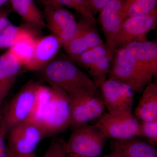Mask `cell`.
<instances>
[{"instance_id": "6da1fadb", "label": "cell", "mask_w": 157, "mask_h": 157, "mask_svg": "<svg viewBox=\"0 0 157 157\" xmlns=\"http://www.w3.org/2000/svg\"><path fill=\"white\" fill-rule=\"evenodd\" d=\"M43 81L64 91L68 96L95 95L98 88L91 78L70 60L51 62L40 70Z\"/></svg>"}, {"instance_id": "7a4b0ae2", "label": "cell", "mask_w": 157, "mask_h": 157, "mask_svg": "<svg viewBox=\"0 0 157 157\" xmlns=\"http://www.w3.org/2000/svg\"><path fill=\"white\" fill-rule=\"evenodd\" d=\"M36 121L44 130L47 137L58 135L70 125L69 96L64 91L51 86L50 97Z\"/></svg>"}, {"instance_id": "3957f363", "label": "cell", "mask_w": 157, "mask_h": 157, "mask_svg": "<svg viewBox=\"0 0 157 157\" xmlns=\"http://www.w3.org/2000/svg\"><path fill=\"white\" fill-rule=\"evenodd\" d=\"M40 86L34 80L28 82L4 106L3 124L7 134L15 125L33 117L39 100Z\"/></svg>"}, {"instance_id": "277c9868", "label": "cell", "mask_w": 157, "mask_h": 157, "mask_svg": "<svg viewBox=\"0 0 157 157\" xmlns=\"http://www.w3.org/2000/svg\"><path fill=\"white\" fill-rule=\"evenodd\" d=\"M109 74V77L117 78L136 93L142 92L153 77L124 47L114 51Z\"/></svg>"}, {"instance_id": "5b68a950", "label": "cell", "mask_w": 157, "mask_h": 157, "mask_svg": "<svg viewBox=\"0 0 157 157\" xmlns=\"http://www.w3.org/2000/svg\"><path fill=\"white\" fill-rule=\"evenodd\" d=\"M72 131L65 141L67 154L85 157H99L102 155L107 138L97 126L85 125Z\"/></svg>"}, {"instance_id": "8992f818", "label": "cell", "mask_w": 157, "mask_h": 157, "mask_svg": "<svg viewBox=\"0 0 157 157\" xmlns=\"http://www.w3.org/2000/svg\"><path fill=\"white\" fill-rule=\"evenodd\" d=\"M101 98L108 113L120 117L132 115L135 92L129 86L114 77H109L102 83Z\"/></svg>"}, {"instance_id": "52a82bcc", "label": "cell", "mask_w": 157, "mask_h": 157, "mask_svg": "<svg viewBox=\"0 0 157 157\" xmlns=\"http://www.w3.org/2000/svg\"><path fill=\"white\" fill-rule=\"evenodd\" d=\"M7 136L9 150L22 155L35 153L38 144L47 137L40 124L32 119L14 125L9 130Z\"/></svg>"}, {"instance_id": "ba28073f", "label": "cell", "mask_w": 157, "mask_h": 157, "mask_svg": "<svg viewBox=\"0 0 157 157\" xmlns=\"http://www.w3.org/2000/svg\"><path fill=\"white\" fill-rule=\"evenodd\" d=\"M157 23V10L124 20L108 48L114 52L129 43L146 37Z\"/></svg>"}, {"instance_id": "9c48e42d", "label": "cell", "mask_w": 157, "mask_h": 157, "mask_svg": "<svg viewBox=\"0 0 157 157\" xmlns=\"http://www.w3.org/2000/svg\"><path fill=\"white\" fill-rule=\"evenodd\" d=\"M71 130L89 124L100 118L106 110L101 98L95 95L69 96Z\"/></svg>"}, {"instance_id": "30bf717a", "label": "cell", "mask_w": 157, "mask_h": 157, "mask_svg": "<svg viewBox=\"0 0 157 157\" xmlns=\"http://www.w3.org/2000/svg\"><path fill=\"white\" fill-rule=\"evenodd\" d=\"M44 17L46 27L56 36L62 45L73 39L78 29L75 16L63 6L53 4L45 5Z\"/></svg>"}, {"instance_id": "8fae6325", "label": "cell", "mask_w": 157, "mask_h": 157, "mask_svg": "<svg viewBox=\"0 0 157 157\" xmlns=\"http://www.w3.org/2000/svg\"><path fill=\"white\" fill-rule=\"evenodd\" d=\"M140 122L133 114L128 117H120L105 113L95 125L107 138L122 140L141 137Z\"/></svg>"}, {"instance_id": "7c38bea8", "label": "cell", "mask_w": 157, "mask_h": 157, "mask_svg": "<svg viewBox=\"0 0 157 157\" xmlns=\"http://www.w3.org/2000/svg\"><path fill=\"white\" fill-rule=\"evenodd\" d=\"M78 29L75 36L63 45L69 56H75L98 45L104 44L95 24L82 18L78 21Z\"/></svg>"}, {"instance_id": "4fadbf2b", "label": "cell", "mask_w": 157, "mask_h": 157, "mask_svg": "<svg viewBox=\"0 0 157 157\" xmlns=\"http://www.w3.org/2000/svg\"><path fill=\"white\" fill-rule=\"evenodd\" d=\"M62 45L53 35L37 38L33 56L25 68L30 71H40L53 60Z\"/></svg>"}, {"instance_id": "5bb4252c", "label": "cell", "mask_w": 157, "mask_h": 157, "mask_svg": "<svg viewBox=\"0 0 157 157\" xmlns=\"http://www.w3.org/2000/svg\"><path fill=\"white\" fill-rule=\"evenodd\" d=\"M139 65L155 77L157 75V44L146 37L124 46Z\"/></svg>"}, {"instance_id": "9a60e30c", "label": "cell", "mask_w": 157, "mask_h": 157, "mask_svg": "<svg viewBox=\"0 0 157 157\" xmlns=\"http://www.w3.org/2000/svg\"><path fill=\"white\" fill-rule=\"evenodd\" d=\"M125 0H112L99 12V21L109 46L122 22V11Z\"/></svg>"}, {"instance_id": "2e32d148", "label": "cell", "mask_w": 157, "mask_h": 157, "mask_svg": "<svg viewBox=\"0 0 157 157\" xmlns=\"http://www.w3.org/2000/svg\"><path fill=\"white\" fill-rule=\"evenodd\" d=\"M111 148L124 157H157L155 145L138 137L127 140H113Z\"/></svg>"}, {"instance_id": "e0dca14e", "label": "cell", "mask_w": 157, "mask_h": 157, "mask_svg": "<svg viewBox=\"0 0 157 157\" xmlns=\"http://www.w3.org/2000/svg\"><path fill=\"white\" fill-rule=\"evenodd\" d=\"M133 115L140 121L157 119V84L151 82L142 94Z\"/></svg>"}, {"instance_id": "ac0fdd59", "label": "cell", "mask_w": 157, "mask_h": 157, "mask_svg": "<svg viewBox=\"0 0 157 157\" xmlns=\"http://www.w3.org/2000/svg\"><path fill=\"white\" fill-rule=\"evenodd\" d=\"M23 65L9 50L0 56V87L10 91Z\"/></svg>"}, {"instance_id": "d6986e66", "label": "cell", "mask_w": 157, "mask_h": 157, "mask_svg": "<svg viewBox=\"0 0 157 157\" xmlns=\"http://www.w3.org/2000/svg\"><path fill=\"white\" fill-rule=\"evenodd\" d=\"M13 10L26 23L37 28L46 27L45 17L34 0H10Z\"/></svg>"}, {"instance_id": "ffe728a7", "label": "cell", "mask_w": 157, "mask_h": 157, "mask_svg": "<svg viewBox=\"0 0 157 157\" xmlns=\"http://www.w3.org/2000/svg\"><path fill=\"white\" fill-rule=\"evenodd\" d=\"M37 39L32 31L24 28L13 45L8 49L22 63L24 67L33 56Z\"/></svg>"}, {"instance_id": "44dd1931", "label": "cell", "mask_w": 157, "mask_h": 157, "mask_svg": "<svg viewBox=\"0 0 157 157\" xmlns=\"http://www.w3.org/2000/svg\"><path fill=\"white\" fill-rule=\"evenodd\" d=\"M110 51H112L104 43L90 48L77 56L70 57V60L76 66L84 68L87 71L98 59Z\"/></svg>"}, {"instance_id": "7402d4cb", "label": "cell", "mask_w": 157, "mask_h": 157, "mask_svg": "<svg viewBox=\"0 0 157 157\" xmlns=\"http://www.w3.org/2000/svg\"><path fill=\"white\" fill-rule=\"evenodd\" d=\"M157 0H125L122 19L148 14L156 9Z\"/></svg>"}, {"instance_id": "603a6c76", "label": "cell", "mask_w": 157, "mask_h": 157, "mask_svg": "<svg viewBox=\"0 0 157 157\" xmlns=\"http://www.w3.org/2000/svg\"><path fill=\"white\" fill-rule=\"evenodd\" d=\"M114 52L110 51L107 54L98 59L87 70L89 76L97 87L100 88L107 79V74L113 59Z\"/></svg>"}, {"instance_id": "cb8c5ba5", "label": "cell", "mask_w": 157, "mask_h": 157, "mask_svg": "<svg viewBox=\"0 0 157 157\" xmlns=\"http://www.w3.org/2000/svg\"><path fill=\"white\" fill-rule=\"evenodd\" d=\"M24 27L11 24L0 32V51L9 49L22 32Z\"/></svg>"}, {"instance_id": "d4e9b609", "label": "cell", "mask_w": 157, "mask_h": 157, "mask_svg": "<svg viewBox=\"0 0 157 157\" xmlns=\"http://www.w3.org/2000/svg\"><path fill=\"white\" fill-rule=\"evenodd\" d=\"M140 131L141 137H144L148 142L154 145L157 144V119L140 121Z\"/></svg>"}, {"instance_id": "484cf974", "label": "cell", "mask_w": 157, "mask_h": 157, "mask_svg": "<svg viewBox=\"0 0 157 157\" xmlns=\"http://www.w3.org/2000/svg\"><path fill=\"white\" fill-rule=\"evenodd\" d=\"M71 3L70 9L75 10L82 18L96 24V19L90 9L88 0H71Z\"/></svg>"}, {"instance_id": "4316f807", "label": "cell", "mask_w": 157, "mask_h": 157, "mask_svg": "<svg viewBox=\"0 0 157 157\" xmlns=\"http://www.w3.org/2000/svg\"><path fill=\"white\" fill-rule=\"evenodd\" d=\"M42 157H67L64 140L60 138L53 139Z\"/></svg>"}, {"instance_id": "83f0119b", "label": "cell", "mask_w": 157, "mask_h": 157, "mask_svg": "<svg viewBox=\"0 0 157 157\" xmlns=\"http://www.w3.org/2000/svg\"><path fill=\"white\" fill-rule=\"evenodd\" d=\"M4 107L0 108V157H7L8 148L6 142L7 134L3 126V116Z\"/></svg>"}, {"instance_id": "f1b7e54d", "label": "cell", "mask_w": 157, "mask_h": 157, "mask_svg": "<svg viewBox=\"0 0 157 157\" xmlns=\"http://www.w3.org/2000/svg\"><path fill=\"white\" fill-rule=\"evenodd\" d=\"M112 0H88L90 9L94 15L99 13Z\"/></svg>"}, {"instance_id": "f546056e", "label": "cell", "mask_w": 157, "mask_h": 157, "mask_svg": "<svg viewBox=\"0 0 157 157\" xmlns=\"http://www.w3.org/2000/svg\"><path fill=\"white\" fill-rule=\"evenodd\" d=\"M8 17V13L6 11H0V31L2 30L11 24Z\"/></svg>"}, {"instance_id": "4dcf8cb0", "label": "cell", "mask_w": 157, "mask_h": 157, "mask_svg": "<svg viewBox=\"0 0 157 157\" xmlns=\"http://www.w3.org/2000/svg\"><path fill=\"white\" fill-rule=\"evenodd\" d=\"M9 91L0 87V108L2 106V102L6 96L8 94Z\"/></svg>"}, {"instance_id": "1f68e13d", "label": "cell", "mask_w": 157, "mask_h": 157, "mask_svg": "<svg viewBox=\"0 0 157 157\" xmlns=\"http://www.w3.org/2000/svg\"><path fill=\"white\" fill-rule=\"evenodd\" d=\"M7 157H37L35 153L33 154L27 155H22L16 154L10 151L8 149V154Z\"/></svg>"}, {"instance_id": "d6a6232c", "label": "cell", "mask_w": 157, "mask_h": 157, "mask_svg": "<svg viewBox=\"0 0 157 157\" xmlns=\"http://www.w3.org/2000/svg\"><path fill=\"white\" fill-rule=\"evenodd\" d=\"M103 157H124L117 151H112L111 152L108 154L105 155Z\"/></svg>"}, {"instance_id": "836d02e7", "label": "cell", "mask_w": 157, "mask_h": 157, "mask_svg": "<svg viewBox=\"0 0 157 157\" xmlns=\"http://www.w3.org/2000/svg\"><path fill=\"white\" fill-rule=\"evenodd\" d=\"M9 1L10 0H0V8Z\"/></svg>"}, {"instance_id": "e575fe53", "label": "cell", "mask_w": 157, "mask_h": 157, "mask_svg": "<svg viewBox=\"0 0 157 157\" xmlns=\"http://www.w3.org/2000/svg\"><path fill=\"white\" fill-rule=\"evenodd\" d=\"M67 157H85L82 156L74 154H68L67 155Z\"/></svg>"}, {"instance_id": "d590c367", "label": "cell", "mask_w": 157, "mask_h": 157, "mask_svg": "<svg viewBox=\"0 0 157 157\" xmlns=\"http://www.w3.org/2000/svg\"><path fill=\"white\" fill-rule=\"evenodd\" d=\"M40 1H41L43 4H44L45 6L46 4H48V1H49V0H40Z\"/></svg>"}, {"instance_id": "8d00e7d4", "label": "cell", "mask_w": 157, "mask_h": 157, "mask_svg": "<svg viewBox=\"0 0 157 157\" xmlns=\"http://www.w3.org/2000/svg\"><path fill=\"white\" fill-rule=\"evenodd\" d=\"M48 2H49V1H48ZM46 5H47V4H46Z\"/></svg>"}, {"instance_id": "74e56055", "label": "cell", "mask_w": 157, "mask_h": 157, "mask_svg": "<svg viewBox=\"0 0 157 157\" xmlns=\"http://www.w3.org/2000/svg\"><path fill=\"white\" fill-rule=\"evenodd\" d=\"M0 32H1V31H0Z\"/></svg>"}]
</instances>
